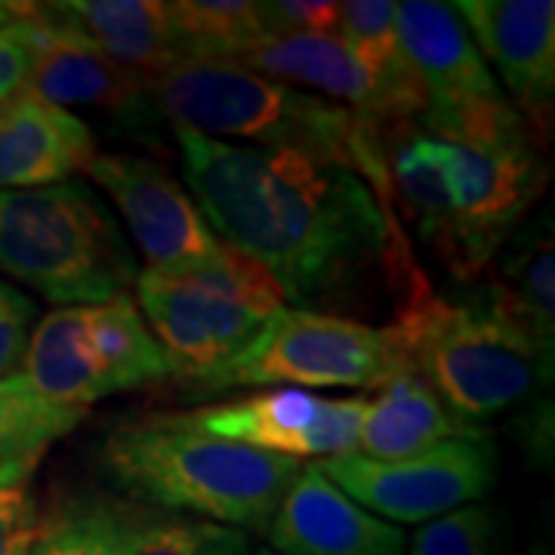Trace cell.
Instances as JSON below:
<instances>
[{"instance_id":"obj_1","label":"cell","mask_w":555,"mask_h":555,"mask_svg":"<svg viewBox=\"0 0 555 555\" xmlns=\"http://www.w3.org/2000/svg\"><path fill=\"white\" fill-rule=\"evenodd\" d=\"M185 192L225 247L254 259L284 302H337L383 278L398 302L423 284L392 207L352 167L173 127Z\"/></svg>"},{"instance_id":"obj_2","label":"cell","mask_w":555,"mask_h":555,"mask_svg":"<svg viewBox=\"0 0 555 555\" xmlns=\"http://www.w3.org/2000/svg\"><path fill=\"white\" fill-rule=\"evenodd\" d=\"M152 96L173 127L201 137L352 167L392 207L383 127L343 105L217 60L179 62L152 80Z\"/></svg>"},{"instance_id":"obj_3","label":"cell","mask_w":555,"mask_h":555,"mask_svg":"<svg viewBox=\"0 0 555 555\" xmlns=\"http://www.w3.org/2000/svg\"><path fill=\"white\" fill-rule=\"evenodd\" d=\"M102 469L120 494L235 531H266L302 463L210 436L182 414L118 423Z\"/></svg>"},{"instance_id":"obj_4","label":"cell","mask_w":555,"mask_h":555,"mask_svg":"<svg viewBox=\"0 0 555 555\" xmlns=\"http://www.w3.org/2000/svg\"><path fill=\"white\" fill-rule=\"evenodd\" d=\"M408 367L429 383L451 414L485 429L553 377V356L506 315L488 291L469 299L436 297L416 284L386 327Z\"/></svg>"},{"instance_id":"obj_5","label":"cell","mask_w":555,"mask_h":555,"mask_svg":"<svg viewBox=\"0 0 555 555\" xmlns=\"http://www.w3.org/2000/svg\"><path fill=\"white\" fill-rule=\"evenodd\" d=\"M137 306L170 377L189 386L235 361L287 309L275 281L225 244L192 266L137 272Z\"/></svg>"},{"instance_id":"obj_6","label":"cell","mask_w":555,"mask_h":555,"mask_svg":"<svg viewBox=\"0 0 555 555\" xmlns=\"http://www.w3.org/2000/svg\"><path fill=\"white\" fill-rule=\"evenodd\" d=\"M0 272L50 302L96 306L137 281V259L93 189L0 192Z\"/></svg>"},{"instance_id":"obj_7","label":"cell","mask_w":555,"mask_h":555,"mask_svg":"<svg viewBox=\"0 0 555 555\" xmlns=\"http://www.w3.org/2000/svg\"><path fill=\"white\" fill-rule=\"evenodd\" d=\"M416 124L451 152L456 222L448 269L469 281L494 259L518 219L540 198L543 160L509 100L444 115L423 112Z\"/></svg>"},{"instance_id":"obj_8","label":"cell","mask_w":555,"mask_h":555,"mask_svg":"<svg viewBox=\"0 0 555 555\" xmlns=\"http://www.w3.org/2000/svg\"><path fill=\"white\" fill-rule=\"evenodd\" d=\"M401 367L404 358L386 327L318 309H284L235 361L192 389H383Z\"/></svg>"},{"instance_id":"obj_9","label":"cell","mask_w":555,"mask_h":555,"mask_svg":"<svg viewBox=\"0 0 555 555\" xmlns=\"http://www.w3.org/2000/svg\"><path fill=\"white\" fill-rule=\"evenodd\" d=\"M25 555H250V540L124 494L72 491L40 509Z\"/></svg>"},{"instance_id":"obj_10","label":"cell","mask_w":555,"mask_h":555,"mask_svg":"<svg viewBox=\"0 0 555 555\" xmlns=\"http://www.w3.org/2000/svg\"><path fill=\"white\" fill-rule=\"evenodd\" d=\"M321 473L383 521L420 525L476 503L494 485L496 454L488 438L444 441L404 460L364 454L321 460Z\"/></svg>"},{"instance_id":"obj_11","label":"cell","mask_w":555,"mask_h":555,"mask_svg":"<svg viewBox=\"0 0 555 555\" xmlns=\"http://www.w3.org/2000/svg\"><path fill=\"white\" fill-rule=\"evenodd\" d=\"M367 398H321L302 389H266L229 404L182 411L210 436L257 448L262 454L312 463L358 454Z\"/></svg>"},{"instance_id":"obj_12","label":"cell","mask_w":555,"mask_h":555,"mask_svg":"<svg viewBox=\"0 0 555 555\" xmlns=\"http://www.w3.org/2000/svg\"><path fill=\"white\" fill-rule=\"evenodd\" d=\"M83 173L118 207L130 238L137 241L139 254L152 269L192 266L222 247L185 185H179L158 160L96 152Z\"/></svg>"},{"instance_id":"obj_13","label":"cell","mask_w":555,"mask_h":555,"mask_svg":"<svg viewBox=\"0 0 555 555\" xmlns=\"http://www.w3.org/2000/svg\"><path fill=\"white\" fill-rule=\"evenodd\" d=\"M401 53L426 93V112H463L509 100L451 3H396Z\"/></svg>"},{"instance_id":"obj_14","label":"cell","mask_w":555,"mask_h":555,"mask_svg":"<svg viewBox=\"0 0 555 555\" xmlns=\"http://www.w3.org/2000/svg\"><path fill=\"white\" fill-rule=\"evenodd\" d=\"M266 534L278 555H404L408 543L398 525L361 509L318 463H302Z\"/></svg>"},{"instance_id":"obj_15","label":"cell","mask_w":555,"mask_h":555,"mask_svg":"<svg viewBox=\"0 0 555 555\" xmlns=\"http://www.w3.org/2000/svg\"><path fill=\"white\" fill-rule=\"evenodd\" d=\"M451 7L485 62H494L516 105L537 120L550 115L555 93L553 0H460Z\"/></svg>"},{"instance_id":"obj_16","label":"cell","mask_w":555,"mask_h":555,"mask_svg":"<svg viewBox=\"0 0 555 555\" xmlns=\"http://www.w3.org/2000/svg\"><path fill=\"white\" fill-rule=\"evenodd\" d=\"M16 13L38 31V62L22 93L60 105V108H100L115 118H142L158 108L152 96V80L133 68L108 60L96 47L65 35L38 22L25 3H16Z\"/></svg>"},{"instance_id":"obj_17","label":"cell","mask_w":555,"mask_h":555,"mask_svg":"<svg viewBox=\"0 0 555 555\" xmlns=\"http://www.w3.org/2000/svg\"><path fill=\"white\" fill-rule=\"evenodd\" d=\"M235 65L257 72L262 78L281 80L291 87H309L321 100L356 112L383 130L396 124H411L401 118L392 96L377 83V78L356 60V53L331 35H297V38L259 40Z\"/></svg>"},{"instance_id":"obj_18","label":"cell","mask_w":555,"mask_h":555,"mask_svg":"<svg viewBox=\"0 0 555 555\" xmlns=\"http://www.w3.org/2000/svg\"><path fill=\"white\" fill-rule=\"evenodd\" d=\"M25 7L43 25L96 47L149 80L185 62L167 3L160 0H62Z\"/></svg>"},{"instance_id":"obj_19","label":"cell","mask_w":555,"mask_h":555,"mask_svg":"<svg viewBox=\"0 0 555 555\" xmlns=\"http://www.w3.org/2000/svg\"><path fill=\"white\" fill-rule=\"evenodd\" d=\"M96 155L93 130L75 112L20 93L0 105V192L50 189L83 173Z\"/></svg>"},{"instance_id":"obj_20","label":"cell","mask_w":555,"mask_h":555,"mask_svg":"<svg viewBox=\"0 0 555 555\" xmlns=\"http://www.w3.org/2000/svg\"><path fill=\"white\" fill-rule=\"evenodd\" d=\"M383 152L392 198L401 201L411 214L416 235L436 247L441 262H448L456 222L454 170L448 145L411 120L383 130Z\"/></svg>"},{"instance_id":"obj_21","label":"cell","mask_w":555,"mask_h":555,"mask_svg":"<svg viewBox=\"0 0 555 555\" xmlns=\"http://www.w3.org/2000/svg\"><path fill=\"white\" fill-rule=\"evenodd\" d=\"M469 438H488V433L460 423L438 401L429 383L404 364L379 389L377 398H367V411L358 433V454L371 460H404L444 441Z\"/></svg>"},{"instance_id":"obj_22","label":"cell","mask_w":555,"mask_h":555,"mask_svg":"<svg viewBox=\"0 0 555 555\" xmlns=\"http://www.w3.org/2000/svg\"><path fill=\"white\" fill-rule=\"evenodd\" d=\"M20 374L38 396L65 408L90 411L93 401L108 396L87 334V306H65L40 318L28 334Z\"/></svg>"},{"instance_id":"obj_23","label":"cell","mask_w":555,"mask_h":555,"mask_svg":"<svg viewBox=\"0 0 555 555\" xmlns=\"http://www.w3.org/2000/svg\"><path fill=\"white\" fill-rule=\"evenodd\" d=\"M83 416V408L38 396L20 371L0 377V488L28 485L40 460L60 438L75 433Z\"/></svg>"},{"instance_id":"obj_24","label":"cell","mask_w":555,"mask_h":555,"mask_svg":"<svg viewBox=\"0 0 555 555\" xmlns=\"http://www.w3.org/2000/svg\"><path fill=\"white\" fill-rule=\"evenodd\" d=\"M87 334L108 396L170 377L158 339L152 337L137 299L127 291L105 302L87 306Z\"/></svg>"},{"instance_id":"obj_25","label":"cell","mask_w":555,"mask_h":555,"mask_svg":"<svg viewBox=\"0 0 555 555\" xmlns=\"http://www.w3.org/2000/svg\"><path fill=\"white\" fill-rule=\"evenodd\" d=\"M337 38L356 53V60L377 78L392 96L401 118L416 120L426 112V93L414 78L401 53L396 31V3L392 0H346L339 3Z\"/></svg>"},{"instance_id":"obj_26","label":"cell","mask_w":555,"mask_h":555,"mask_svg":"<svg viewBox=\"0 0 555 555\" xmlns=\"http://www.w3.org/2000/svg\"><path fill=\"white\" fill-rule=\"evenodd\" d=\"M555 254L553 238L537 235L503 266L488 294L506 315L518 321L537 346L553 356L555 343Z\"/></svg>"},{"instance_id":"obj_27","label":"cell","mask_w":555,"mask_h":555,"mask_svg":"<svg viewBox=\"0 0 555 555\" xmlns=\"http://www.w3.org/2000/svg\"><path fill=\"white\" fill-rule=\"evenodd\" d=\"M167 13L185 60L238 62L266 40L250 0H173Z\"/></svg>"},{"instance_id":"obj_28","label":"cell","mask_w":555,"mask_h":555,"mask_svg":"<svg viewBox=\"0 0 555 555\" xmlns=\"http://www.w3.org/2000/svg\"><path fill=\"white\" fill-rule=\"evenodd\" d=\"M411 555H494V518L481 506H463L426 521Z\"/></svg>"},{"instance_id":"obj_29","label":"cell","mask_w":555,"mask_h":555,"mask_svg":"<svg viewBox=\"0 0 555 555\" xmlns=\"http://www.w3.org/2000/svg\"><path fill=\"white\" fill-rule=\"evenodd\" d=\"M262 38H297V35H331L337 38L339 3L331 0H262L257 3Z\"/></svg>"},{"instance_id":"obj_30","label":"cell","mask_w":555,"mask_h":555,"mask_svg":"<svg viewBox=\"0 0 555 555\" xmlns=\"http://www.w3.org/2000/svg\"><path fill=\"white\" fill-rule=\"evenodd\" d=\"M35 62H38V31L22 13H16L13 3V20L0 25V105H7L25 90Z\"/></svg>"},{"instance_id":"obj_31","label":"cell","mask_w":555,"mask_h":555,"mask_svg":"<svg viewBox=\"0 0 555 555\" xmlns=\"http://www.w3.org/2000/svg\"><path fill=\"white\" fill-rule=\"evenodd\" d=\"M38 513L40 506L28 485L0 488V555H25L35 537Z\"/></svg>"},{"instance_id":"obj_32","label":"cell","mask_w":555,"mask_h":555,"mask_svg":"<svg viewBox=\"0 0 555 555\" xmlns=\"http://www.w3.org/2000/svg\"><path fill=\"white\" fill-rule=\"evenodd\" d=\"M31 315H35V306L22 294L0 309V377L16 374V367L22 364L28 334H31Z\"/></svg>"},{"instance_id":"obj_33","label":"cell","mask_w":555,"mask_h":555,"mask_svg":"<svg viewBox=\"0 0 555 555\" xmlns=\"http://www.w3.org/2000/svg\"><path fill=\"white\" fill-rule=\"evenodd\" d=\"M16 297H20V291H16V287H10V284H0V309H3L7 302H13Z\"/></svg>"},{"instance_id":"obj_34","label":"cell","mask_w":555,"mask_h":555,"mask_svg":"<svg viewBox=\"0 0 555 555\" xmlns=\"http://www.w3.org/2000/svg\"><path fill=\"white\" fill-rule=\"evenodd\" d=\"M13 20V3H0V25Z\"/></svg>"},{"instance_id":"obj_35","label":"cell","mask_w":555,"mask_h":555,"mask_svg":"<svg viewBox=\"0 0 555 555\" xmlns=\"http://www.w3.org/2000/svg\"><path fill=\"white\" fill-rule=\"evenodd\" d=\"M250 555H278V553H272V550H259V553H250Z\"/></svg>"}]
</instances>
